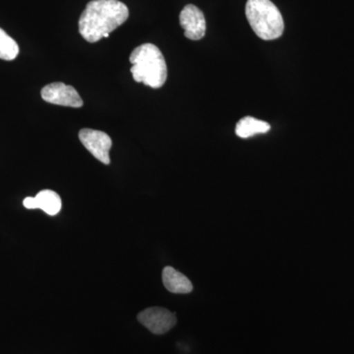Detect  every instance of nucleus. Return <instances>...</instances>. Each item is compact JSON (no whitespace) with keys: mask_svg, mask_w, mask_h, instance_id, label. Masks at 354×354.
<instances>
[{"mask_svg":"<svg viewBox=\"0 0 354 354\" xmlns=\"http://www.w3.org/2000/svg\"><path fill=\"white\" fill-rule=\"evenodd\" d=\"M129 10L118 0H93L88 2L79 20V32L88 43H97L125 23Z\"/></svg>","mask_w":354,"mask_h":354,"instance_id":"obj_1","label":"nucleus"},{"mask_svg":"<svg viewBox=\"0 0 354 354\" xmlns=\"http://www.w3.org/2000/svg\"><path fill=\"white\" fill-rule=\"evenodd\" d=\"M130 69L136 82L153 88L162 87L167 78V67L164 55L158 46L144 44L132 51L129 58Z\"/></svg>","mask_w":354,"mask_h":354,"instance_id":"obj_2","label":"nucleus"},{"mask_svg":"<svg viewBox=\"0 0 354 354\" xmlns=\"http://www.w3.org/2000/svg\"><path fill=\"white\" fill-rule=\"evenodd\" d=\"M245 13L249 24L260 39L272 41L283 34V16L271 0H248Z\"/></svg>","mask_w":354,"mask_h":354,"instance_id":"obj_3","label":"nucleus"},{"mask_svg":"<svg viewBox=\"0 0 354 354\" xmlns=\"http://www.w3.org/2000/svg\"><path fill=\"white\" fill-rule=\"evenodd\" d=\"M41 97L44 102L57 106L81 108L84 102L82 97L72 86L62 82L51 83L41 88Z\"/></svg>","mask_w":354,"mask_h":354,"instance_id":"obj_4","label":"nucleus"},{"mask_svg":"<svg viewBox=\"0 0 354 354\" xmlns=\"http://www.w3.org/2000/svg\"><path fill=\"white\" fill-rule=\"evenodd\" d=\"M138 321L155 335H164L176 326V317L162 307H151L139 313Z\"/></svg>","mask_w":354,"mask_h":354,"instance_id":"obj_5","label":"nucleus"},{"mask_svg":"<svg viewBox=\"0 0 354 354\" xmlns=\"http://www.w3.org/2000/svg\"><path fill=\"white\" fill-rule=\"evenodd\" d=\"M79 139L84 147L100 162L111 164L109 151L113 141L106 133L94 129H82L79 133Z\"/></svg>","mask_w":354,"mask_h":354,"instance_id":"obj_6","label":"nucleus"},{"mask_svg":"<svg viewBox=\"0 0 354 354\" xmlns=\"http://www.w3.org/2000/svg\"><path fill=\"white\" fill-rule=\"evenodd\" d=\"M179 22L184 29V36L192 41H199L206 34V19L198 7L189 4L179 15Z\"/></svg>","mask_w":354,"mask_h":354,"instance_id":"obj_7","label":"nucleus"},{"mask_svg":"<svg viewBox=\"0 0 354 354\" xmlns=\"http://www.w3.org/2000/svg\"><path fill=\"white\" fill-rule=\"evenodd\" d=\"M23 205L25 208L41 209L48 215L55 216L62 209V202L59 195L55 191L43 190L35 197L25 198Z\"/></svg>","mask_w":354,"mask_h":354,"instance_id":"obj_8","label":"nucleus"},{"mask_svg":"<svg viewBox=\"0 0 354 354\" xmlns=\"http://www.w3.org/2000/svg\"><path fill=\"white\" fill-rule=\"evenodd\" d=\"M162 283L172 293L186 295L193 290V286L187 277L172 267H165L162 271Z\"/></svg>","mask_w":354,"mask_h":354,"instance_id":"obj_9","label":"nucleus"},{"mask_svg":"<svg viewBox=\"0 0 354 354\" xmlns=\"http://www.w3.org/2000/svg\"><path fill=\"white\" fill-rule=\"evenodd\" d=\"M271 125L266 121L256 120L252 116H246L237 122L235 133L241 138L247 139L261 133H267Z\"/></svg>","mask_w":354,"mask_h":354,"instance_id":"obj_10","label":"nucleus"},{"mask_svg":"<svg viewBox=\"0 0 354 354\" xmlns=\"http://www.w3.org/2000/svg\"><path fill=\"white\" fill-rule=\"evenodd\" d=\"M18 53V44L0 28V59L10 62L17 57Z\"/></svg>","mask_w":354,"mask_h":354,"instance_id":"obj_11","label":"nucleus"}]
</instances>
